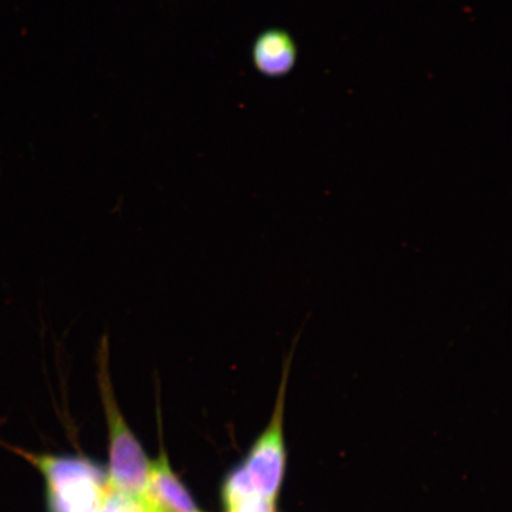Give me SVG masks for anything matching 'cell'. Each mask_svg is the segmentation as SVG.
Returning a JSON list of instances; mask_svg holds the SVG:
<instances>
[{"instance_id": "1", "label": "cell", "mask_w": 512, "mask_h": 512, "mask_svg": "<svg viewBox=\"0 0 512 512\" xmlns=\"http://www.w3.org/2000/svg\"><path fill=\"white\" fill-rule=\"evenodd\" d=\"M46 478L50 512H99L108 477L99 466L75 457H34Z\"/></svg>"}, {"instance_id": "2", "label": "cell", "mask_w": 512, "mask_h": 512, "mask_svg": "<svg viewBox=\"0 0 512 512\" xmlns=\"http://www.w3.org/2000/svg\"><path fill=\"white\" fill-rule=\"evenodd\" d=\"M107 350L100 351L99 382L110 430V476L108 484L125 494L144 497L149 482L150 463L142 446L121 415L108 376Z\"/></svg>"}, {"instance_id": "3", "label": "cell", "mask_w": 512, "mask_h": 512, "mask_svg": "<svg viewBox=\"0 0 512 512\" xmlns=\"http://www.w3.org/2000/svg\"><path fill=\"white\" fill-rule=\"evenodd\" d=\"M287 368L281 384L277 408L271 424L256 441L249 452L245 467L256 494L277 501L283 484L286 465V452L283 437V412L285 401Z\"/></svg>"}, {"instance_id": "4", "label": "cell", "mask_w": 512, "mask_h": 512, "mask_svg": "<svg viewBox=\"0 0 512 512\" xmlns=\"http://www.w3.org/2000/svg\"><path fill=\"white\" fill-rule=\"evenodd\" d=\"M298 60V48L293 37L283 29H268L256 37L252 61L258 72L267 78H284Z\"/></svg>"}, {"instance_id": "5", "label": "cell", "mask_w": 512, "mask_h": 512, "mask_svg": "<svg viewBox=\"0 0 512 512\" xmlns=\"http://www.w3.org/2000/svg\"><path fill=\"white\" fill-rule=\"evenodd\" d=\"M143 498L152 512H198L165 456L150 465L149 482Z\"/></svg>"}, {"instance_id": "6", "label": "cell", "mask_w": 512, "mask_h": 512, "mask_svg": "<svg viewBox=\"0 0 512 512\" xmlns=\"http://www.w3.org/2000/svg\"><path fill=\"white\" fill-rule=\"evenodd\" d=\"M99 512H152V510L143 497L125 494L108 484Z\"/></svg>"}, {"instance_id": "7", "label": "cell", "mask_w": 512, "mask_h": 512, "mask_svg": "<svg viewBox=\"0 0 512 512\" xmlns=\"http://www.w3.org/2000/svg\"><path fill=\"white\" fill-rule=\"evenodd\" d=\"M226 509L227 512H275V501L252 494L226 505Z\"/></svg>"}]
</instances>
